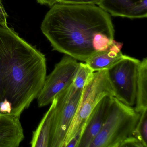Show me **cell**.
<instances>
[{"instance_id": "cell-18", "label": "cell", "mask_w": 147, "mask_h": 147, "mask_svg": "<svg viewBox=\"0 0 147 147\" xmlns=\"http://www.w3.org/2000/svg\"><path fill=\"white\" fill-rule=\"evenodd\" d=\"M100 0H57V3L73 5H96Z\"/></svg>"}, {"instance_id": "cell-19", "label": "cell", "mask_w": 147, "mask_h": 147, "mask_svg": "<svg viewBox=\"0 0 147 147\" xmlns=\"http://www.w3.org/2000/svg\"><path fill=\"white\" fill-rule=\"evenodd\" d=\"M8 15L7 13L4 6L0 0V19L1 20L6 24H7V18Z\"/></svg>"}, {"instance_id": "cell-21", "label": "cell", "mask_w": 147, "mask_h": 147, "mask_svg": "<svg viewBox=\"0 0 147 147\" xmlns=\"http://www.w3.org/2000/svg\"><path fill=\"white\" fill-rule=\"evenodd\" d=\"M0 25L5 26H7V25L6 24L4 23L0 19Z\"/></svg>"}, {"instance_id": "cell-3", "label": "cell", "mask_w": 147, "mask_h": 147, "mask_svg": "<svg viewBox=\"0 0 147 147\" xmlns=\"http://www.w3.org/2000/svg\"><path fill=\"white\" fill-rule=\"evenodd\" d=\"M139 116L135 108L113 97L107 118L89 147H119L132 136Z\"/></svg>"}, {"instance_id": "cell-6", "label": "cell", "mask_w": 147, "mask_h": 147, "mask_svg": "<svg viewBox=\"0 0 147 147\" xmlns=\"http://www.w3.org/2000/svg\"><path fill=\"white\" fill-rule=\"evenodd\" d=\"M140 61L125 55V57L107 70L114 97L124 104H136L138 69Z\"/></svg>"}, {"instance_id": "cell-13", "label": "cell", "mask_w": 147, "mask_h": 147, "mask_svg": "<svg viewBox=\"0 0 147 147\" xmlns=\"http://www.w3.org/2000/svg\"><path fill=\"white\" fill-rule=\"evenodd\" d=\"M136 107L135 109L140 113L147 109V59L140 61L138 69Z\"/></svg>"}, {"instance_id": "cell-20", "label": "cell", "mask_w": 147, "mask_h": 147, "mask_svg": "<svg viewBox=\"0 0 147 147\" xmlns=\"http://www.w3.org/2000/svg\"><path fill=\"white\" fill-rule=\"evenodd\" d=\"M39 4L52 7L57 3V0H37Z\"/></svg>"}, {"instance_id": "cell-2", "label": "cell", "mask_w": 147, "mask_h": 147, "mask_svg": "<svg viewBox=\"0 0 147 147\" xmlns=\"http://www.w3.org/2000/svg\"><path fill=\"white\" fill-rule=\"evenodd\" d=\"M46 76L45 55L8 26L0 25V103L20 117L37 98Z\"/></svg>"}, {"instance_id": "cell-10", "label": "cell", "mask_w": 147, "mask_h": 147, "mask_svg": "<svg viewBox=\"0 0 147 147\" xmlns=\"http://www.w3.org/2000/svg\"><path fill=\"white\" fill-rule=\"evenodd\" d=\"M20 117L0 113V147H18L24 138Z\"/></svg>"}, {"instance_id": "cell-9", "label": "cell", "mask_w": 147, "mask_h": 147, "mask_svg": "<svg viewBox=\"0 0 147 147\" xmlns=\"http://www.w3.org/2000/svg\"><path fill=\"white\" fill-rule=\"evenodd\" d=\"M97 5L114 17L132 19L147 17V0H100Z\"/></svg>"}, {"instance_id": "cell-7", "label": "cell", "mask_w": 147, "mask_h": 147, "mask_svg": "<svg viewBox=\"0 0 147 147\" xmlns=\"http://www.w3.org/2000/svg\"><path fill=\"white\" fill-rule=\"evenodd\" d=\"M79 65L77 60L65 55L56 64L52 72L46 76L37 98L39 107L51 104L58 94L73 84Z\"/></svg>"}, {"instance_id": "cell-4", "label": "cell", "mask_w": 147, "mask_h": 147, "mask_svg": "<svg viewBox=\"0 0 147 147\" xmlns=\"http://www.w3.org/2000/svg\"><path fill=\"white\" fill-rule=\"evenodd\" d=\"M106 96L114 97L107 70L94 72L83 88L77 111L68 130L63 147L82 125L99 101Z\"/></svg>"}, {"instance_id": "cell-5", "label": "cell", "mask_w": 147, "mask_h": 147, "mask_svg": "<svg viewBox=\"0 0 147 147\" xmlns=\"http://www.w3.org/2000/svg\"><path fill=\"white\" fill-rule=\"evenodd\" d=\"M82 90L71 85L56 97L57 104L49 147H63L68 130L77 111Z\"/></svg>"}, {"instance_id": "cell-14", "label": "cell", "mask_w": 147, "mask_h": 147, "mask_svg": "<svg viewBox=\"0 0 147 147\" xmlns=\"http://www.w3.org/2000/svg\"><path fill=\"white\" fill-rule=\"evenodd\" d=\"M132 136L136 138L144 147H147V109L140 113L139 119Z\"/></svg>"}, {"instance_id": "cell-1", "label": "cell", "mask_w": 147, "mask_h": 147, "mask_svg": "<svg viewBox=\"0 0 147 147\" xmlns=\"http://www.w3.org/2000/svg\"><path fill=\"white\" fill-rule=\"evenodd\" d=\"M41 28L53 50L85 62L109 49L114 41L111 15L96 5L56 3Z\"/></svg>"}, {"instance_id": "cell-11", "label": "cell", "mask_w": 147, "mask_h": 147, "mask_svg": "<svg viewBox=\"0 0 147 147\" xmlns=\"http://www.w3.org/2000/svg\"><path fill=\"white\" fill-rule=\"evenodd\" d=\"M123 43L114 41L110 49L96 52L86 62L94 72L109 70L122 61L125 55L121 52Z\"/></svg>"}, {"instance_id": "cell-17", "label": "cell", "mask_w": 147, "mask_h": 147, "mask_svg": "<svg viewBox=\"0 0 147 147\" xmlns=\"http://www.w3.org/2000/svg\"><path fill=\"white\" fill-rule=\"evenodd\" d=\"M119 147H144V146L136 138L131 136L124 140Z\"/></svg>"}, {"instance_id": "cell-16", "label": "cell", "mask_w": 147, "mask_h": 147, "mask_svg": "<svg viewBox=\"0 0 147 147\" xmlns=\"http://www.w3.org/2000/svg\"><path fill=\"white\" fill-rule=\"evenodd\" d=\"M86 123L83 124L76 131L74 136L69 139L65 145V147H77L83 134Z\"/></svg>"}, {"instance_id": "cell-12", "label": "cell", "mask_w": 147, "mask_h": 147, "mask_svg": "<svg viewBox=\"0 0 147 147\" xmlns=\"http://www.w3.org/2000/svg\"><path fill=\"white\" fill-rule=\"evenodd\" d=\"M57 98L51 102L39 125L33 132L31 145L32 147H49L51 130L53 125Z\"/></svg>"}, {"instance_id": "cell-8", "label": "cell", "mask_w": 147, "mask_h": 147, "mask_svg": "<svg viewBox=\"0 0 147 147\" xmlns=\"http://www.w3.org/2000/svg\"><path fill=\"white\" fill-rule=\"evenodd\" d=\"M113 97L105 96L92 111L86 121V126L77 147H89L98 136L107 118Z\"/></svg>"}, {"instance_id": "cell-15", "label": "cell", "mask_w": 147, "mask_h": 147, "mask_svg": "<svg viewBox=\"0 0 147 147\" xmlns=\"http://www.w3.org/2000/svg\"><path fill=\"white\" fill-rule=\"evenodd\" d=\"M94 72L86 63H79L78 69L72 84L74 87L77 89L82 90Z\"/></svg>"}]
</instances>
